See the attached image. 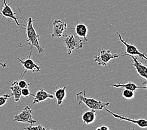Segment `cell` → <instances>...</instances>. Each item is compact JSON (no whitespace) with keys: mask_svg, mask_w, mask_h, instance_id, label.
<instances>
[{"mask_svg":"<svg viewBox=\"0 0 147 130\" xmlns=\"http://www.w3.org/2000/svg\"><path fill=\"white\" fill-rule=\"evenodd\" d=\"M35 21L34 19H33L31 17H29L27 20V23H26V27H22L19 28L18 31L25 29L26 31V39L25 41L26 42V46H30V51H32V48L35 47L38 50V53H41L43 52L44 47H42L39 43V38L40 35H38L36 32V30L33 27V23Z\"/></svg>","mask_w":147,"mask_h":130,"instance_id":"obj_1","label":"cell"},{"mask_svg":"<svg viewBox=\"0 0 147 130\" xmlns=\"http://www.w3.org/2000/svg\"><path fill=\"white\" fill-rule=\"evenodd\" d=\"M86 92L84 89L83 91H80L76 94V99L78 100L79 105L84 103L91 109L94 110H102L105 107H106L109 105V102H103L100 100L92 98L87 97L86 96Z\"/></svg>","mask_w":147,"mask_h":130,"instance_id":"obj_2","label":"cell"},{"mask_svg":"<svg viewBox=\"0 0 147 130\" xmlns=\"http://www.w3.org/2000/svg\"><path fill=\"white\" fill-rule=\"evenodd\" d=\"M62 40L65 46L68 55L72 54V51L76 49H81L83 48L84 41L82 38L73 34L62 35Z\"/></svg>","mask_w":147,"mask_h":130,"instance_id":"obj_3","label":"cell"},{"mask_svg":"<svg viewBox=\"0 0 147 130\" xmlns=\"http://www.w3.org/2000/svg\"><path fill=\"white\" fill-rule=\"evenodd\" d=\"M31 55L32 51L30 53V55L28 56H26V57L17 58V59L21 63L23 66L22 72L21 73V76L20 77V79H22L25 73L28 71H30L33 73L38 72L40 71L41 66L37 63L35 62L34 60L31 59Z\"/></svg>","mask_w":147,"mask_h":130,"instance_id":"obj_4","label":"cell"},{"mask_svg":"<svg viewBox=\"0 0 147 130\" xmlns=\"http://www.w3.org/2000/svg\"><path fill=\"white\" fill-rule=\"evenodd\" d=\"M120 56H123L122 53L113 54L109 49H105L102 48L99 54L94 57V61L98 63L99 66H106L111 59L118 58Z\"/></svg>","mask_w":147,"mask_h":130,"instance_id":"obj_5","label":"cell"},{"mask_svg":"<svg viewBox=\"0 0 147 130\" xmlns=\"http://www.w3.org/2000/svg\"><path fill=\"white\" fill-rule=\"evenodd\" d=\"M116 35H118V37L119 39V41H121L122 43H123V45L125 46L126 47V51L124 53H122L123 56L126 55H131V56H138L139 57H141L142 58L145 59V60L147 61V56H146L145 53H143L140 51V50L136 48V46L134 45L133 44H129V43H127L125 41L124 39L122 38L121 35L120 34L119 32L116 31Z\"/></svg>","mask_w":147,"mask_h":130,"instance_id":"obj_6","label":"cell"},{"mask_svg":"<svg viewBox=\"0 0 147 130\" xmlns=\"http://www.w3.org/2000/svg\"><path fill=\"white\" fill-rule=\"evenodd\" d=\"M32 113V109L28 106H26L25 108L23 109L21 113L15 116L13 121L23 123H28L30 125H33L36 122V121L33 118Z\"/></svg>","mask_w":147,"mask_h":130,"instance_id":"obj_7","label":"cell"},{"mask_svg":"<svg viewBox=\"0 0 147 130\" xmlns=\"http://www.w3.org/2000/svg\"><path fill=\"white\" fill-rule=\"evenodd\" d=\"M0 15L3 16V18L11 19L13 21H15L16 24L19 26L20 28L24 27V25L20 24L19 23L18 21V18L16 16L15 13L13 12L11 6L8 4L7 2H6V0H3V5L1 11H0Z\"/></svg>","mask_w":147,"mask_h":130,"instance_id":"obj_8","label":"cell"},{"mask_svg":"<svg viewBox=\"0 0 147 130\" xmlns=\"http://www.w3.org/2000/svg\"><path fill=\"white\" fill-rule=\"evenodd\" d=\"M107 112H108L109 114H111L113 117H115L117 119H119V121H127L130 123H132L133 124H136L138 125L140 128H147V120L145 119H132L128 117H126V116L120 115L118 114H116V113L111 112L110 110L107 109L106 107L104 108Z\"/></svg>","mask_w":147,"mask_h":130,"instance_id":"obj_9","label":"cell"},{"mask_svg":"<svg viewBox=\"0 0 147 130\" xmlns=\"http://www.w3.org/2000/svg\"><path fill=\"white\" fill-rule=\"evenodd\" d=\"M52 38H60L67 29V23L61 19H54L52 23Z\"/></svg>","mask_w":147,"mask_h":130,"instance_id":"obj_10","label":"cell"},{"mask_svg":"<svg viewBox=\"0 0 147 130\" xmlns=\"http://www.w3.org/2000/svg\"><path fill=\"white\" fill-rule=\"evenodd\" d=\"M128 56L131 57L133 60V64L134 67L136 68V71L138 72L139 75L142 76V78L146 79L147 80V66L144 65L141 62H140L136 58L134 57V56L128 55Z\"/></svg>","mask_w":147,"mask_h":130,"instance_id":"obj_11","label":"cell"},{"mask_svg":"<svg viewBox=\"0 0 147 130\" xmlns=\"http://www.w3.org/2000/svg\"><path fill=\"white\" fill-rule=\"evenodd\" d=\"M54 98L53 95L52 94H50L48 92L45 91L42 88H40L38 91L36 92L34 95V99L33 101V104H36V103H38L42 101H44L47 99L51 98L53 99Z\"/></svg>","mask_w":147,"mask_h":130,"instance_id":"obj_12","label":"cell"},{"mask_svg":"<svg viewBox=\"0 0 147 130\" xmlns=\"http://www.w3.org/2000/svg\"><path fill=\"white\" fill-rule=\"evenodd\" d=\"M75 32L76 35L78 37L81 38L84 40L85 41H88V39L87 38V35H88V29L87 26L84 23H75Z\"/></svg>","mask_w":147,"mask_h":130,"instance_id":"obj_13","label":"cell"},{"mask_svg":"<svg viewBox=\"0 0 147 130\" xmlns=\"http://www.w3.org/2000/svg\"><path fill=\"white\" fill-rule=\"evenodd\" d=\"M111 86L115 88H124L125 89L132 90L133 91H136L138 89L143 88L145 89L144 86H138L136 85L135 83L132 82H129L127 83H123L121 82H119V83H116V84H112Z\"/></svg>","mask_w":147,"mask_h":130,"instance_id":"obj_14","label":"cell"},{"mask_svg":"<svg viewBox=\"0 0 147 130\" xmlns=\"http://www.w3.org/2000/svg\"><path fill=\"white\" fill-rule=\"evenodd\" d=\"M55 96L57 101V106H62L63 100L65 99L67 96L66 87L63 86V88H59L55 90Z\"/></svg>","mask_w":147,"mask_h":130,"instance_id":"obj_15","label":"cell"},{"mask_svg":"<svg viewBox=\"0 0 147 130\" xmlns=\"http://www.w3.org/2000/svg\"><path fill=\"white\" fill-rule=\"evenodd\" d=\"M96 117V111L91 109L90 111L85 112L82 115V120L86 125H90L95 121Z\"/></svg>","mask_w":147,"mask_h":130,"instance_id":"obj_16","label":"cell"},{"mask_svg":"<svg viewBox=\"0 0 147 130\" xmlns=\"http://www.w3.org/2000/svg\"><path fill=\"white\" fill-rule=\"evenodd\" d=\"M9 89L11 90V95L14 96L15 101L19 102L22 97V89L19 87L18 85V79L12 83L11 86H9Z\"/></svg>","mask_w":147,"mask_h":130,"instance_id":"obj_17","label":"cell"},{"mask_svg":"<svg viewBox=\"0 0 147 130\" xmlns=\"http://www.w3.org/2000/svg\"><path fill=\"white\" fill-rule=\"evenodd\" d=\"M122 96L126 99H132L135 97V91H132V90L125 89L122 91Z\"/></svg>","mask_w":147,"mask_h":130,"instance_id":"obj_18","label":"cell"},{"mask_svg":"<svg viewBox=\"0 0 147 130\" xmlns=\"http://www.w3.org/2000/svg\"><path fill=\"white\" fill-rule=\"evenodd\" d=\"M11 96H13L11 94H6L0 96V106H4L6 104V101H7L8 99L11 98Z\"/></svg>","mask_w":147,"mask_h":130,"instance_id":"obj_19","label":"cell"},{"mask_svg":"<svg viewBox=\"0 0 147 130\" xmlns=\"http://www.w3.org/2000/svg\"><path fill=\"white\" fill-rule=\"evenodd\" d=\"M18 85L21 89H23L25 88H28V86L30 85V83H27L25 79H20L19 80L18 79Z\"/></svg>","mask_w":147,"mask_h":130,"instance_id":"obj_20","label":"cell"},{"mask_svg":"<svg viewBox=\"0 0 147 130\" xmlns=\"http://www.w3.org/2000/svg\"><path fill=\"white\" fill-rule=\"evenodd\" d=\"M24 129H28V130H46V128L40 125H37V126L30 125L28 126V127L24 128Z\"/></svg>","mask_w":147,"mask_h":130,"instance_id":"obj_21","label":"cell"},{"mask_svg":"<svg viewBox=\"0 0 147 130\" xmlns=\"http://www.w3.org/2000/svg\"><path fill=\"white\" fill-rule=\"evenodd\" d=\"M30 95L34 96L35 94L30 93V90L28 88L22 89V96H23V97H24V98H27Z\"/></svg>","mask_w":147,"mask_h":130,"instance_id":"obj_22","label":"cell"},{"mask_svg":"<svg viewBox=\"0 0 147 130\" xmlns=\"http://www.w3.org/2000/svg\"><path fill=\"white\" fill-rule=\"evenodd\" d=\"M96 130H103V129H105V130H109V128L108 126H107L106 125H102L99 126V127H98L96 129Z\"/></svg>","mask_w":147,"mask_h":130,"instance_id":"obj_23","label":"cell"},{"mask_svg":"<svg viewBox=\"0 0 147 130\" xmlns=\"http://www.w3.org/2000/svg\"><path fill=\"white\" fill-rule=\"evenodd\" d=\"M7 61H5V63H1V62H0V66H1L2 68H6V65H7Z\"/></svg>","mask_w":147,"mask_h":130,"instance_id":"obj_24","label":"cell"},{"mask_svg":"<svg viewBox=\"0 0 147 130\" xmlns=\"http://www.w3.org/2000/svg\"><path fill=\"white\" fill-rule=\"evenodd\" d=\"M143 85H145L144 86L145 87V89H147V80H146V81L144 83H143Z\"/></svg>","mask_w":147,"mask_h":130,"instance_id":"obj_25","label":"cell"}]
</instances>
